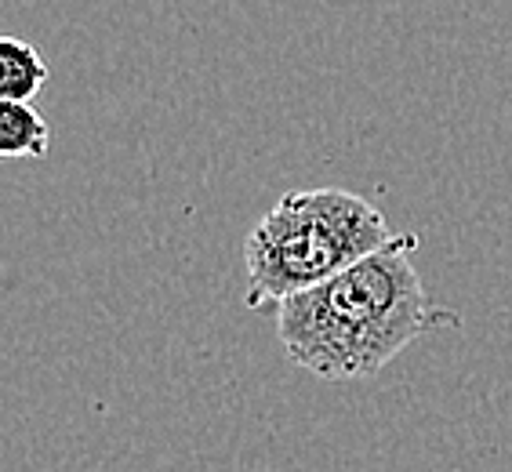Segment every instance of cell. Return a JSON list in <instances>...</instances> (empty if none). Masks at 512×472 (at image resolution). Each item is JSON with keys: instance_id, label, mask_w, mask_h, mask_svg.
Listing matches in <instances>:
<instances>
[{"instance_id": "6da1fadb", "label": "cell", "mask_w": 512, "mask_h": 472, "mask_svg": "<svg viewBox=\"0 0 512 472\" xmlns=\"http://www.w3.org/2000/svg\"><path fill=\"white\" fill-rule=\"evenodd\" d=\"M414 247L418 236L396 233L375 255L276 305L287 360L324 382H356L393 364L425 331L458 324L451 309L429 302Z\"/></svg>"}, {"instance_id": "7a4b0ae2", "label": "cell", "mask_w": 512, "mask_h": 472, "mask_svg": "<svg viewBox=\"0 0 512 472\" xmlns=\"http://www.w3.org/2000/svg\"><path fill=\"white\" fill-rule=\"evenodd\" d=\"M393 236L382 211L349 189L284 193L280 204L247 233V305L276 309L284 298L375 255Z\"/></svg>"}, {"instance_id": "3957f363", "label": "cell", "mask_w": 512, "mask_h": 472, "mask_svg": "<svg viewBox=\"0 0 512 472\" xmlns=\"http://www.w3.org/2000/svg\"><path fill=\"white\" fill-rule=\"evenodd\" d=\"M51 146L48 120L40 117L33 102L0 99V157L8 160H40Z\"/></svg>"}, {"instance_id": "277c9868", "label": "cell", "mask_w": 512, "mask_h": 472, "mask_svg": "<svg viewBox=\"0 0 512 472\" xmlns=\"http://www.w3.org/2000/svg\"><path fill=\"white\" fill-rule=\"evenodd\" d=\"M48 84V66L30 40L4 37L0 40V99L33 102Z\"/></svg>"}]
</instances>
